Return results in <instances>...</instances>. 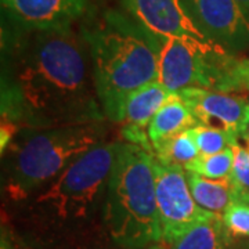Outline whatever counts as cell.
Returning <instances> with one entry per match:
<instances>
[{
	"label": "cell",
	"mask_w": 249,
	"mask_h": 249,
	"mask_svg": "<svg viewBox=\"0 0 249 249\" xmlns=\"http://www.w3.org/2000/svg\"><path fill=\"white\" fill-rule=\"evenodd\" d=\"M199 124L220 127L244 137L249 129V100L234 93L208 89L178 91Z\"/></svg>",
	"instance_id": "obj_10"
},
{
	"label": "cell",
	"mask_w": 249,
	"mask_h": 249,
	"mask_svg": "<svg viewBox=\"0 0 249 249\" xmlns=\"http://www.w3.org/2000/svg\"><path fill=\"white\" fill-rule=\"evenodd\" d=\"M10 19L24 31L70 28L85 16L90 0H0Z\"/></svg>",
	"instance_id": "obj_11"
},
{
	"label": "cell",
	"mask_w": 249,
	"mask_h": 249,
	"mask_svg": "<svg viewBox=\"0 0 249 249\" xmlns=\"http://www.w3.org/2000/svg\"><path fill=\"white\" fill-rule=\"evenodd\" d=\"M132 19L154 35L178 37L214 52H226L212 43L188 16L183 0H121Z\"/></svg>",
	"instance_id": "obj_9"
},
{
	"label": "cell",
	"mask_w": 249,
	"mask_h": 249,
	"mask_svg": "<svg viewBox=\"0 0 249 249\" xmlns=\"http://www.w3.org/2000/svg\"><path fill=\"white\" fill-rule=\"evenodd\" d=\"M89 55L98 101L104 116L119 122L124 98L157 80L160 36L134 19L108 11L82 31Z\"/></svg>",
	"instance_id": "obj_2"
},
{
	"label": "cell",
	"mask_w": 249,
	"mask_h": 249,
	"mask_svg": "<svg viewBox=\"0 0 249 249\" xmlns=\"http://www.w3.org/2000/svg\"><path fill=\"white\" fill-rule=\"evenodd\" d=\"M214 90L224 93L249 91V58H237L227 54L220 64V75Z\"/></svg>",
	"instance_id": "obj_17"
},
{
	"label": "cell",
	"mask_w": 249,
	"mask_h": 249,
	"mask_svg": "<svg viewBox=\"0 0 249 249\" xmlns=\"http://www.w3.org/2000/svg\"><path fill=\"white\" fill-rule=\"evenodd\" d=\"M223 223L230 234L249 237V202H234L222 214Z\"/></svg>",
	"instance_id": "obj_20"
},
{
	"label": "cell",
	"mask_w": 249,
	"mask_h": 249,
	"mask_svg": "<svg viewBox=\"0 0 249 249\" xmlns=\"http://www.w3.org/2000/svg\"><path fill=\"white\" fill-rule=\"evenodd\" d=\"M103 134L100 122L28 130L19 144L13 147L6 187L10 196L27 198L54 181L73 160L100 144Z\"/></svg>",
	"instance_id": "obj_4"
},
{
	"label": "cell",
	"mask_w": 249,
	"mask_h": 249,
	"mask_svg": "<svg viewBox=\"0 0 249 249\" xmlns=\"http://www.w3.org/2000/svg\"><path fill=\"white\" fill-rule=\"evenodd\" d=\"M147 249H170L168 245H166V242H155V244H152V245H150Z\"/></svg>",
	"instance_id": "obj_22"
},
{
	"label": "cell",
	"mask_w": 249,
	"mask_h": 249,
	"mask_svg": "<svg viewBox=\"0 0 249 249\" xmlns=\"http://www.w3.org/2000/svg\"><path fill=\"white\" fill-rule=\"evenodd\" d=\"M152 166L163 242L170 245L196 223L213 213L202 209L196 202L184 168L165 165L155 158L152 160Z\"/></svg>",
	"instance_id": "obj_7"
},
{
	"label": "cell",
	"mask_w": 249,
	"mask_h": 249,
	"mask_svg": "<svg viewBox=\"0 0 249 249\" xmlns=\"http://www.w3.org/2000/svg\"><path fill=\"white\" fill-rule=\"evenodd\" d=\"M232 157L234 160L230 178L240 190L249 194V151L247 147L237 142L232 147Z\"/></svg>",
	"instance_id": "obj_21"
},
{
	"label": "cell",
	"mask_w": 249,
	"mask_h": 249,
	"mask_svg": "<svg viewBox=\"0 0 249 249\" xmlns=\"http://www.w3.org/2000/svg\"><path fill=\"white\" fill-rule=\"evenodd\" d=\"M89 49L72 28L31 31L16 52L3 116L43 129L101 122Z\"/></svg>",
	"instance_id": "obj_1"
},
{
	"label": "cell",
	"mask_w": 249,
	"mask_h": 249,
	"mask_svg": "<svg viewBox=\"0 0 249 249\" xmlns=\"http://www.w3.org/2000/svg\"><path fill=\"white\" fill-rule=\"evenodd\" d=\"M172 96L173 91L165 88L158 80L144 85L124 98L121 108L119 124L139 129L148 127L152 118Z\"/></svg>",
	"instance_id": "obj_12"
},
{
	"label": "cell",
	"mask_w": 249,
	"mask_h": 249,
	"mask_svg": "<svg viewBox=\"0 0 249 249\" xmlns=\"http://www.w3.org/2000/svg\"><path fill=\"white\" fill-rule=\"evenodd\" d=\"M227 54L178 37L160 36L157 80L173 93L186 89L214 90L220 64Z\"/></svg>",
	"instance_id": "obj_6"
},
{
	"label": "cell",
	"mask_w": 249,
	"mask_h": 249,
	"mask_svg": "<svg viewBox=\"0 0 249 249\" xmlns=\"http://www.w3.org/2000/svg\"><path fill=\"white\" fill-rule=\"evenodd\" d=\"M121 142H100L73 160L37 196V204L50 208L64 220L83 219L98 199L115 162Z\"/></svg>",
	"instance_id": "obj_5"
},
{
	"label": "cell",
	"mask_w": 249,
	"mask_h": 249,
	"mask_svg": "<svg viewBox=\"0 0 249 249\" xmlns=\"http://www.w3.org/2000/svg\"><path fill=\"white\" fill-rule=\"evenodd\" d=\"M238 4H240L242 9L245 10V13L249 14V0H235Z\"/></svg>",
	"instance_id": "obj_23"
},
{
	"label": "cell",
	"mask_w": 249,
	"mask_h": 249,
	"mask_svg": "<svg viewBox=\"0 0 249 249\" xmlns=\"http://www.w3.org/2000/svg\"><path fill=\"white\" fill-rule=\"evenodd\" d=\"M198 124V121L190 111V108L187 107L186 103L178 93H173L166 104L152 118L147 127V133L154 145L175 134L193 129Z\"/></svg>",
	"instance_id": "obj_14"
},
{
	"label": "cell",
	"mask_w": 249,
	"mask_h": 249,
	"mask_svg": "<svg viewBox=\"0 0 249 249\" xmlns=\"http://www.w3.org/2000/svg\"><path fill=\"white\" fill-rule=\"evenodd\" d=\"M193 134L201 155H213L227 148H232L238 142V136L213 126L198 124L193 127Z\"/></svg>",
	"instance_id": "obj_19"
},
{
	"label": "cell",
	"mask_w": 249,
	"mask_h": 249,
	"mask_svg": "<svg viewBox=\"0 0 249 249\" xmlns=\"http://www.w3.org/2000/svg\"><path fill=\"white\" fill-rule=\"evenodd\" d=\"M186 173L187 181L196 202L208 212L223 214L234 202H249V194L240 190L230 178L212 180L196 176L190 172Z\"/></svg>",
	"instance_id": "obj_13"
},
{
	"label": "cell",
	"mask_w": 249,
	"mask_h": 249,
	"mask_svg": "<svg viewBox=\"0 0 249 249\" xmlns=\"http://www.w3.org/2000/svg\"><path fill=\"white\" fill-rule=\"evenodd\" d=\"M154 158L160 163L186 168L190 162L198 158L201 152L198 150L193 129L175 134L152 145Z\"/></svg>",
	"instance_id": "obj_16"
},
{
	"label": "cell",
	"mask_w": 249,
	"mask_h": 249,
	"mask_svg": "<svg viewBox=\"0 0 249 249\" xmlns=\"http://www.w3.org/2000/svg\"><path fill=\"white\" fill-rule=\"evenodd\" d=\"M244 140L247 142V150L249 151V134H245V136H244Z\"/></svg>",
	"instance_id": "obj_25"
},
{
	"label": "cell",
	"mask_w": 249,
	"mask_h": 249,
	"mask_svg": "<svg viewBox=\"0 0 249 249\" xmlns=\"http://www.w3.org/2000/svg\"><path fill=\"white\" fill-rule=\"evenodd\" d=\"M170 249H230V232L222 214L213 213L176 238Z\"/></svg>",
	"instance_id": "obj_15"
},
{
	"label": "cell",
	"mask_w": 249,
	"mask_h": 249,
	"mask_svg": "<svg viewBox=\"0 0 249 249\" xmlns=\"http://www.w3.org/2000/svg\"><path fill=\"white\" fill-rule=\"evenodd\" d=\"M232 148H227L213 155H199L187 165L186 172L212 180H223L231 176Z\"/></svg>",
	"instance_id": "obj_18"
},
{
	"label": "cell",
	"mask_w": 249,
	"mask_h": 249,
	"mask_svg": "<svg viewBox=\"0 0 249 249\" xmlns=\"http://www.w3.org/2000/svg\"><path fill=\"white\" fill-rule=\"evenodd\" d=\"M183 4L212 43L229 54L249 47V14L235 0H183Z\"/></svg>",
	"instance_id": "obj_8"
},
{
	"label": "cell",
	"mask_w": 249,
	"mask_h": 249,
	"mask_svg": "<svg viewBox=\"0 0 249 249\" xmlns=\"http://www.w3.org/2000/svg\"><path fill=\"white\" fill-rule=\"evenodd\" d=\"M152 160L140 145L121 142L108 178L104 223L114 242L124 248H148L163 241Z\"/></svg>",
	"instance_id": "obj_3"
},
{
	"label": "cell",
	"mask_w": 249,
	"mask_h": 249,
	"mask_svg": "<svg viewBox=\"0 0 249 249\" xmlns=\"http://www.w3.org/2000/svg\"><path fill=\"white\" fill-rule=\"evenodd\" d=\"M0 249H11L9 244H7L6 238H4V234L1 235V245H0Z\"/></svg>",
	"instance_id": "obj_24"
},
{
	"label": "cell",
	"mask_w": 249,
	"mask_h": 249,
	"mask_svg": "<svg viewBox=\"0 0 249 249\" xmlns=\"http://www.w3.org/2000/svg\"><path fill=\"white\" fill-rule=\"evenodd\" d=\"M247 134H249V129H248V133H247Z\"/></svg>",
	"instance_id": "obj_26"
}]
</instances>
